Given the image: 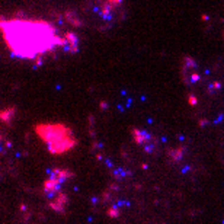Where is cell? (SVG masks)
<instances>
[{"instance_id":"6da1fadb","label":"cell","mask_w":224,"mask_h":224,"mask_svg":"<svg viewBox=\"0 0 224 224\" xmlns=\"http://www.w3.org/2000/svg\"><path fill=\"white\" fill-rule=\"evenodd\" d=\"M2 37L9 51L25 60L50 54L57 47L64 45L54 25L35 18H10L0 23Z\"/></svg>"},{"instance_id":"277c9868","label":"cell","mask_w":224,"mask_h":224,"mask_svg":"<svg viewBox=\"0 0 224 224\" xmlns=\"http://www.w3.org/2000/svg\"><path fill=\"white\" fill-rule=\"evenodd\" d=\"M67 199L64 195H61V194H58L57 197H55V199H53V202H51V207H53L55 211H63L64 210V205H66Z\"/></svg>"},{"instance_id":"7a4b0ae2","label":"cell","mask_w":224,"mask_h":224,"mask_svg":"<svg viewBox=\"0 0 224 224\" xmlns=\"http://www.w3.org/2000/svg\"><path fill=\"white\" fill-rule=\"evenodd\" d=\"M35 134L51 154H64L76 147L77 140L73 131L61 122H42L35 125Z\"/></svg>"},{"instance_id":"3957f363","label":"cell","mask_w":224,"mask_h":224,"mask_svg":"<svg viewBox=\"0 0 224 224\" xmlns=\"http://www.w3.org/2000/svg\"><path fill=\"white\" fill-rule=\"evenodd\" d=\"M70 176H72V173L66 169H54L51 176L44 182V191L48 194H57L60 185Z\"/></svg>"}]
</instances>
